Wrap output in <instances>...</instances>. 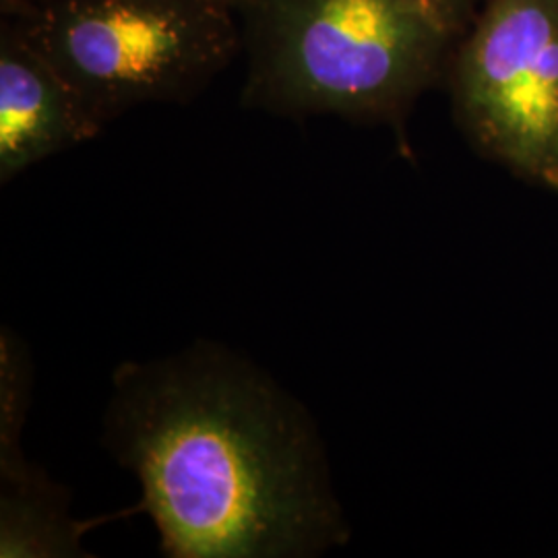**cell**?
I'll return each mask as SVG.
<instances>
[{"mask_svg":"<svg viewBox=\"0 0 558 558\" xmlns=\"http://www.w3.org/2000/svg\"><path fill=\"white\" fill-rule=\"evenodd\" d=\"M104 445L166 557H320L352 534L308 410L220 343L117 366Z\"/></svg>","mask_w":558,"mask_h":558,"instance_id":"obj_1","label":"cell"},{"mask_svg":"<svg viewBox=\"0 0 558 558\" xmlns=\"http://www.w3.org/2000/svg\"><path fill=\"white\" fill-rule=\"evenodd\" d=\"M470 0H246L240 101L288 119L399 124L451 59Z\"/></svg>","mask_w":558,"mask_h":558,"instance_id":"obj_2","label":"cell"},{"mask_svg":"<svg viewBox=\"0 0 558 558\" xmlns=\"http://www.w3.org/2000/svg\"><path fill=\"white\" fill-rule=\"evenodd\" d=\"M2 13L100 131L143 104L193 100L240 48L234 11L207 0H2Z\"/></svg>","mask_w":558,"mask_h":558,"instance_id":"obj_3","label":"cell"},{"mask_svg":"<svg viewBox=\"0 0 558 558\" xmlns=\"http://www.w3.org/2000/svg\"><path fill=\"white\" fill-rule=\"evenodd\" d=\"M451 89L480 154L558 193V0H484Z\"/></svg>","mask_w":558,"mask_h":558,"instance_id":"obj_4","label":"cell"},{"mask_svg":"<svg viewBox=\"0 0 558 558\" xmlns=\"http://www.w3.org/2000/svg\"><path fill=\"white\" fill-rule=\"evenodd\" d=\"M100 129L73 89L20 34L2 23L0 36V180L15 179Z\"/></svg>","mask_w":558,"mask_h":558,"instance_id":"obj_5","label":"cell"},{"mask_svg":"<svg viewBox=\"0 0 558 558\" xmlns=\"http://www.w3.org/2000/svg\"><path fill=\"white\" fill-rule=\"evenodd\" d=\"M92 521L69 513V495L48 474L21 459L0 465V557H87L83 534Z\"/></svg>","mask_w":558,"mask_h":558,"instance_id":"obj_6","label":"cell"},{"mask_svg":"<svg viewBox=\"0 0 558 558\" xmlns=\"http://www.w3.org/2000/svg\"><path fill=\"white\" fill-rule=\"evenodd\" d=\"M32 359L23 339L2 327L0 336V463L25 458L21 435L32 396Z\"/></svg>","mask_w":558,"mask_h":558,"instance_id":"obj_7","label":"cell"},{"mask_svg":"<svg viewBox=\"0 0 558 558\" xmlns=\"http://www.w3.org/2000/svg\"><path fill=\"white\" fill-rule=\"evenodd\" d=\"M207 2H216V4H221V7L232 9V11H239L246 0H207Z\"/></svg>","mask_w":558,"mask_h":558,"instance_id":"obj_8","label":"cell"}]
</instances>
